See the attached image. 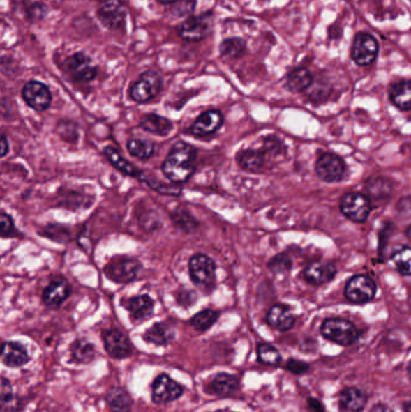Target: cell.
I'll return each mask as SVG.
<instances>
[{"instance_id": "cell-21", "label": "cell", "mask_w": 411, "mask_h": 412, "mask_svg": "<svg viewBox=\"0 0 411 412\" xmlns=\"http://www.w3.org/2000/svg\"><path fill=\"white\" fill-rule=\"evenodd\" d=\"M267 322L270 327L278 329L280 332H286L294 326L296 317L287 306L276 304L270 307L269 312L267 315Z\"/></svg>"}, {"instance_id": "cell-40", "label": "cell", "mask_w": 411, "mask_h": 412, "mask_svg": "<svg viewBox=\"0 0 411 412\" xmlns=\"http://www.w3.org/2000/svg\"><path fill=\"white\" fill-rule=\"evenodd\" d=\"M268 268H269V270L273 271L275 274L287 273L292 268L291 258L288 257L286 253H280V254L275 256L268 261Z\"/></svg>"}, {"instance_id": "cell-16", "label": "cell", "mask_w": 411, "mask_h": 412, "mask_svg": "<svg viewBox=\"0 0 411 412\" xmlns=\"http://www.w3.org/2000/svg\"><path fill=\"white\" fill-rule=\"evenodd\" d=\"M336 274L334 264L326 261H314L306 266L303 276L309 284L321 286L331 282L336 277Z\"/></svg>"}, {"instance_id": "cell-33", "label": "cell", "mask_w": 411, "mask_h": 412, "mask_svg": "<svg viewBox=\"0 0 411 412\" xmlns=\"http://www.w3.org/2000/svg\"><path fill=\"white\" fill-rule=\"evenodd\" d=\"M71 353L76 362L79 363H91L96 357V349L91 342H86L84 339L76 340L71 347Z\"/></svg>"}, {"instance_id": "cell-44", "label": "cell", "mask_w": 411, "mask_h": 412, "mask_svg": "<svg viewBox=\"0 0 411 412\" xmlns=\"http://www.w3.org/2000/svg\"><path fill=\"white\" fill-rule=\"evenodd\" d=\"M308 406H309L311 412H324L322 404L318 402L317 399L309 398L308 399Z\"/></svg>"}, {"instance_id": "cell-19", "label": "cell", "mask_w": 411, "mask_h": 412, "mask_svg": "<svg viewBox=\"0 0 411 412\" xmlns=\"http://www.w3.org/2000/svg\"><path fill=\"white\" fill-rule=\"evenodd\" d=\"M71 287L63 277H56L50 282L43 292V302L50 307H58L70 296Z\"/></svg>"}, {"instance_id": "cell-27", "label": "cell", "mask_w": 411, "mask_h": 412, "mask_svg": "<svg viewBox=\"0 0 411 412\" xmlns=\"http://www.w3.org/2000/svg\"><path fill=\"white\" fill-rule=\"evenodd\" d=\"M239 380L238 377H235L234 375H230V374H225V372H221V374H217L216 376L212 379L211 383H210V388L212 392L217 395H233L237 390H239Z\"/></svg>"}, {"instance_id": "cell-32", "label": "cell", "mask_w": 411, "mask_h": 412, "mask_svg": "<svg viewBox=\"0 0 411 412\" xmlns=\"http://www.w3.org/2000/svg\"><path fill=\"white\" fill-rule=\"evenodd\" d=\"M366 190L373 199H386L392 193V182L386 178H371L366 185Z\"/></svg>"}, {"instance_id": "cell-13", "label": "cell", "mask_w": 411, "mask_h": 412, "mask_svg": "<svg viewBox=\"0 0 411 412\" xmlns=\"http://www.w3.org/2000/svg\"><path fill=\"white\" fill-rule=\"evenodd\" d=\"M126 8L119 0H103L99 9L98 17L103 24L110 29L122 28L126 23Z\"/></svg>"}, {"instance_id": "cell-23", "label": "cell", "mask_w": 411, "mask_h": 412, "mask_svg": "<svg viewBox=\"0 0 411 412\" xmlns=\"http://www.w3.org/2000/svg\"><path fill=\"white\" fill-rule=\"evenodd\" d=\"M367 399V395L363 390L351 387L341 392L339 406L344 412H361L366 408Z\"/></svg>"}, {"instance_id": "cell-41", "label": "cell", "mask_w": 411, "mask_h": 412, "mask_svg": "<svg viewBox=\"0 0 411 412\" xmlns=\"http://www.w3.org/2000/svg\"><path fill=\"white\" fill-rule=\"evenodd\" d=\"M0 234L3 235L4 238L16 236L18 234L13 218L6 213H1V216H0Z\"/></svg>"}, {"instance_id": "cell-3", "label": "cell", "mask_w": 411, "mask_h": 412, "mask_svg": "<svg viewBox=\"0 0 411 412\" xmlns=\"http://www.w3.org/2000/svg\"><path fill=\"white\" fill-rule=\"evenodd\" d=\"M188 271L192 282L200 289H208L215 284L216 266L211 258L198 253L190 259Z\"/></svg>"}, {"instance_id": "cell-18", "label": "cell", "mask_w": 411, "mask_h": 412, "mask_svg": "<svg viewBox=\"0 0 411 412\" xmlns=\"http://www.w3.org/2000/svg\"><path fill=\"white\" fill-rule=\"evenodd\" d=\"M122 305L128 310L133 322L140 323L152 316L155 303L149 296H137L122 300Z\"/></svg>"}, {"instance_id": "cell-37", "label": "cell", "mask_w": 411, "mask_h": 412, "mask_svg": "<svg viewBox=\"0 0 411 412\" xmlns=\"http://www.w3.org/2000/svg\"><path fill=\"white\" fill-rule=\"evenodd\" d=\"M0 403H1V412H15L17 410L18 404L13 397V387L5 377L1 379L0 385Z\"/></svg>"}, {"instance_id": "cell-28", "label": "cell", "mask_w": 411, "mask_h": 412, "mask_svg": "<svg viewBox=\"0 0 411 412\" xmlns=\"http://www.w3.org/2000/svg\"><path fill=\"white\" fill-rule=\"evenodd\" d=\"M106 402L114 412H129L132 410V397L122 387L111 388L106 395Z\"/></svg>"}, {"instance_id": "cell-46", "label": "cell", "mask_w": 411, "mask_h": 412, "mask_svg": "<svg viewBox=\"0 0 411 412\" xmlns=\"http://www.w3.org/2000/svg\"><path fill=\"white\" fill-rule=\"evenodd\" d=\"M371 412H394L389 406H386L384 404H378L374 408L371 409Z\"/></svg>"}, {"instance_id": "cell-14", "label": "cell", "mask_w": 411, "mask_h": 412, "mask_svg": "<svg viewBox=\"0 0 411 412\" xmlns=\"http://www.w3.org/2000/svg\"><path fill=\"white\" fill-rule=\"evenodd\" d=\"M66 68L70 75L79 82H89L96 79L98 69L92 59L82 54L77 52L66 59Z\"/></svg>"}, {"instance_id": "cell-42", "label": "cell", "mask_w": 411, "mask_h": 412, "mask_svg": "<svg viewBox=\"0 0 411 412\" xmlns=\"http://www.w3.org/2000/svg\"><path fill=\"white\" fill-rule=\"evenodd\" d=\"M195 8V0H177L175 3V8H172V9H174V14L177 16H185V15L193 13Z\"/></svg>"}, {"instance_id": "cell-1", "label": "cell", "mask_w": 411, "mask_h": 412, "mask_svg": "<svg viewBox=\"0 0 411 412\" xmlns=\"http://www.w3.org/2000/svg\"><path fill=\"white\" fill-rule=\"evenodd\" d=\"M197 151L187 142H177L170 148L162 165V171L169 181L184 183L188 181L195 170Z\"/></svg>"}, {"instance_id": "cell-20", "label": "cell", "mask_w": 411, "mask_h": 412, "mask_svg": "<svg viewBox=\"0 0 411 412\" xmlns=\"http://www.w3.org/2000/svg\"><path fill=\"white\" fill-rule=\"evenodd\" d=\"M268 155H270L269 152L267 151L264 147L262 150L246 148V150L238 152L237 162H238L239 167L244 170L251 171V173H258L267 165Z\"/></svg>"}, {"instance_id": "cell-26", "label": "cell", "mask_w": 411, "mask_h": 412, "mask_svg": "<svg viewBox=\"0 0 411 412\" xmlns=\"http://www.w3.org/2000/svg\"><path fill=\"white\" fill-rule=\"evenodd\" d=\"M175 333L169 324L159 322L146 330L144 334V340L157 346L168 345L174 340Z\"/></svg>"}, {"instance_id": "cell-48", "label": "cell", "mask_w": 411, "mask_h": 412, "mask_svg": "<svg viewBox=\"0 0 411 412\" xmlns=\"http://www.w3.org/2000/svg\"><path fill=\"white\" fill-rule=\"evenodd\" d=\"M403 409H404V412H411V402H405L403 405Z\"/></svg>"}, {"instance_id": "cell-4", "label": "cell", "mask_w": 411, "mask_h": 412, "mask_svg": "<svg viewBox=\"0 0 411 412\" xmlns=\"http://www.w3.org/2000/svg\"><path fill=\"white\" fill-rule=\"evenodd\" d=\"M142 269L140 261L135 258L116 257L104 268L106 277L116 284H128L137 279V273Z\"/></svg>"}, {"instance_id": "cell-17", "label": "cell", "mask_w": 411, "mask_h": 412, "mask_svg": "<svg viewBox=\"0 0 411 412\" xmlns=\"http://www.w3.org/2000/svg\"><path fill=\"white\" fill-rule=\"evenodd\" d=\"M223 124V115L218 110L203 112L190 127V132L195 137H208L217 132Z\"/></svg>"}, {"instance_id": "cell-45", "label": "cell", "mask_w": 411, "mask_h": 412, "mask_svg": "<svg viewBox=\"0 0 411 412\" xmlns=\"http://www.w3.org/2000/svg\"><path fill=\"white\" fill-rule=\"evenodd\" d=\"M9 152V142H8V137L5 134L1 135V157H5Z\"/></svg>"}, {"instance_id": "cell-50", "label": "cell", "mask_w": 411, "mask_h": 412, "mask_svg": "<svg viewBox=\"0 0 411 412\" xmlns=\"http://www.w3.org/2000/svg\"><path fill=\"white\" fill-rule=\"evenodd\" d=\"M408 374H409V377H410L411 380V363L409 364V368H408Z\"/></svg>"}, {"instance_id": "cell-34", "label": "cell", "mask_w": 411, "mask_h": 412, "mask_svg": "<svg viewBox=\"0 0 411 412\" xmlns=\"http://www.w3.org/2000/svg\"><path fill=\"white\" fill-rule=\"evenodd\" d=\"M220 314L217 311L207 309V310L200 311L197 315L193 316L190 319V326L199 332H205L209 328H211L214 324L216 323Z\"/></svg>"}, {"instance_id": "cell-7", "label": "cell", "mask_w": 411, "mask_h": 412, "mask_svg": "<svg viewBox=\"0 0 411 412\" xmlns=\"http://www.w3.org/2000/svg\"><path fill=\"white\" fill-rule=\"evenodd\" d=\"M371 205L369 198L358 192H350L343 195L341 200V211L350 221L356 223L366 222L371 213Z\"/></svg>"}, {"instance_id": "cell-25", "label": "cell", "mask_w": 411, "mask_h": 412, "mask_svg": "<svg viewBox=\"0 0 411 412\" xmlns=\"http://www.w3.org/2000/svg\"><path fill=\"white\" fill-rule=\"evenodd\" d=\"M140 127L151 134L167 137L172 130V123L168 119L156 114H147L140 121Z\"/></svg>"}, {"instance_id": "cell-31", "label": "cell", "mask_w": 411, "mask_h": 412, "mask_svg": "<svg viewBox=\"0 0 411 412\" xmlns=\"http://www.w3.org/2000/svg\"><path fill=\"white\" fill-rule=\"evenodd\" d=\"M127 150L129 153L137 160H149L155 153V142L142 139V137H132L127 142Z\"/></svg>"}, {"instance_id": "cell-15", "label": "cell", "mask_w": 411, "mask_h": 412, "mask_svg": "<svg viewBox=\"0 0 411 412\" xmlns=\"http://www.w3.org/2000/svg\"><path fill=\"white\" fill-rule=\"evenodd\" d=\"M105 350L112 358L122 359L132 355V342L119 329H109L103 334Z\"/></svg>"}, {"instance_id": "cell-10", "label": "cell", "mask_w": 411, "mask_h": 412, "mask_svg": "<svg viewBox=\"0 0 411 412\" xmlns=\"http://www.w3.org/2000/svg\"><path fill=\"white\" fill-rule=\"evenodd\" d=\"M315 169L318 178L328 183L341 181L346 170L344 160L334 153H323L316 162Z\"/></svg>"}, {"instance_id": "cell-35", "label": "cell", "mask_w": 411, "mask_h": 412, "mask_svg": "<svg viewBox=\"0 0 411 412\" xmlns=\"http://www.w3.org/2000/svg\"><path fill=\"white\" fill-rule=\"evenodd\" d=\"M391 261L399 274L404 276L411 275V247H401L392 254Z\"/></svg>"}, {"instance_id": "cell-8", "label": "cell", "mask_w": 411, "mask_h": 412, "mask_svg": "<svg viewBox=\"0 0 411 412\" xmlns=\"http://www.w3.org/2000/svg\"><path fill=\"white\" fill-rule=\"evenodd\" d=\"M212 14L204 13L198 16H190L182 23L179 29L180 36L186 41L195 43L205 39L211 33Z\"/></svg>"}, {"instance_id": "cell-39", "label": "cell", "mask_w": 411, "mask_h": 412, "mask_svg": "<svg viewBox=\"0 0 411 412\" xmlns=\"http://www.w3.org/2000/svg\"><path fill=\"white\" fill-rule=\"evenodd\" d=\"M172 220L177 228L186 233L195 231L199 227L198 221L185 210H177V213H172Z\"/></svg>"}, {"instance_id": "cell-30", "label": "cell", "mask_w": 411, "mask_h": 412, "mask_svg": "<svg viewBox=\"0 0 411 412\" xmlns=\"http://www.w3.org/2000/svg\"><path fill=\"white\" fill-rule=\"evenodd\" d=\"M313 81H314L313 75L308 69L298 68L288 74L286 86L291 92L299 93V92L309 89L310 86L313 84Z\"/></svg>"}, {"instance_id": "cell-12", "label": "cell", "mask_w": 411, "mask_h": 412, "mask_svg": "<svg viewBox=\"0 0 411 412\" xmlns=\"http://www.w3.org/2000/svg\"><path fill=\"white\" fill-rule=\"evenodd\" d=\"M184 388L167 375L160 374L152 383V402L167 404L181 397Z\"/></svg>"}, {"instance_id": "cell-6", "label": "cell", "mask_w": 411, "mask_h": 412, "mask_svg": "<svg viewBox=\"0 0 411 412\" xmlns=\"http://www.w3.org/2000/svg\"><path fill=\"white\" fill-rule=\"evenodd\" d=\"M376 294V284L367 275H356L345 286V297L354 304H367Z\"/></svg>"}, {"instance_id": "cell-38", "label": "cell", "mask_w": 411, "mask_h": 412, "mask_svg": "<svg viewBox=\"0 0 411 412\" xmlns=\"http://www.w3.org/2000/svg\"><path fill=\"white\" fill-rule=\"evenodd\" d=\"M257 356H258V360L265 365L276 367L281 362V356L278 353V351L274 346L264 344V342L257 346Z\"/></svg>"}, {"instance_id": "cell-43", "label": "cell", "mask_w": 411, "mask_h": 412, "mask_svg": "<svg viewBox=\"0 0 411 412\" xmlns=\"http://www.w3.org/2000/svg\"><path fill=\"white\" fill-rule=\"evenodd\" d=\"M286 369L294 375H303L309 370V364L298 360V359H290L286 364Z\"/></svg>"}, {"instance_id": "cell-22", "label": "cell", "mask_w": 411, "mask_h": 412, "mask_svg": "<svg viewBox=\"0 0 411 412\" xmlns=\"http://www.w3.org/2000/svg\"><path fill=\"white\" fill-rule=\"evenodd\" d=\"M1 360L9 368H20L29 362V356L26 349L21 344L15 342H6L3 345Z\"/></svg>"}, {"instance_id": "cell-5", "label": "cell", "mask_w": 411, "mask_h": 412, "mask_svg": "<svg viewBox=\"0 0 411 412\" xmlns=\"http://www.w3.org/2000/svg\"><path fill=\"white\" fill-rule=\"evenodd\" d=\"M162 89V77L158 73L154 70L142 73L132 87L129 89V94L134 102H150L151 99L157 97V94Z\"/></svg>"}, {"instance_id": "cell-29", "label": "cell", "mask_w": 411, "mask_h": 412, "mask_svg": "<svg viewBox=\"0 0 411 412\" xmlns=\"http://www.w3.org/2000/svg\"><path fill=\"white\" fill-rule=\"evenodd\" d=\"M104 155H106V158L109 160L111 165H114L121 173L126 174L132 178H139L142 176V173L137 170V167H134L128 160H124L121 153L114 147L106 146L104 148Z\"/></svg>"}, {"instance_id": "cell-47", "label": "cell", "mask_w": 411, "mask_h": 412, "mask_svg": "<svg viewBox=\"0 0 411 412\" xmlns=\"http://www.w3.org/2000/svg\"><path fill=\"white\" fill-rule=\"evenodd\" d=\"M157 1H159V3H160V4L172 5V4H175V3H177V0H157Z\"/></svg>"}, {"instance_id": "cell-49", "label": "cell", "mask_w": 411, "mask_h": 412, "mask_svg": "<svg viewBox=\"0 0 411 412\" xmlns=\"http://www.w3.org/2000/svg\"><path fill=\"white\" fill-rule=\"evenodd\" d=\"M407 236H408V238H409V239L411 240V226L409 227V228H408Z\"/></svg>"}, {"instance_id": "cell-11", "label": "cell", "mask_w": 411, "mask_h": 412, "mask_svg": "<svg viewBox=\"0 0 411 412\" xmlns=\"http://www.w3.org/2000/svg\"><path fill=\"white\" fill-rule=\"evenodd\" d=\"M22 98L28 107L40 112L47 110L52 100L49 87L39 81H29L24 84Z\"/></svg>"}, {"instance_id": "cell-24", "label": "cell", "mask_w": 411, "mask_h": 412, "mask_svg": "<svg viewBox=\"0 0 411 412\" xmlns=\"http://www.w3.org/2000/svg\"><path fill=\"white\" fill-rule=\"evenodd\" d=\"M389 99L399 110H411V81H398L392 84Z\"/></svg>"}, {"instance_id": "cell-2", "label": "cell", "mask_w": 411, "mask_h": 412, "mask_svg": "<svg viewBox=\"0 0 411 412\" xmlns=\"http://www.w3.org/2000/svg\"><path fill=\"white\" fill-rule=\"evenodd\" d=\"M321 334L329 342L341 346L354 345L359 333L354 323L344 319H327L321 326Z\"/></svg>"}, {"instance_id": "cell-36", "label": "cell", "mask_w": 411, "mask_h": 412, "mask_svg": "<svg viewBox=\"0 0 411 412\" xmlns=\"http://www.w3.org/2000/svg\"><path fill=\"white\" fill-rule=\"evenodd\" d=\"M246 51V44L240 38H232L222 41L220 52L223 57L240 58Z\"/></svg>"}, {"instance_id": "cell-9", "label": "cell", "mask_w": 411, "mask_h": 412, "mask_svg": "<svg viewBox=\"0 0 411 412\" xmlns=\"http://www.w3.org/2000/svg\"><path fill=\"white\" fill-rule=\"evenodd\" d=\"M379 52V44L374 36L368 33H358L354 38L351 58L357 66H369L375 61Z\"/></svg>"}]
</instances>
